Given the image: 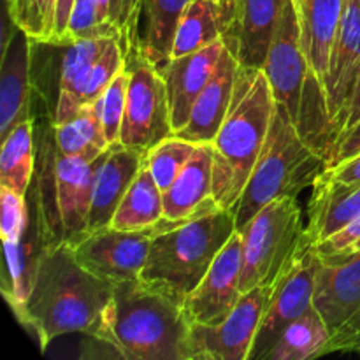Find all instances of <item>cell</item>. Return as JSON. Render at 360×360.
<instances>
[{
	"instance_id": "cell-1",
	"label": "cell",
	"mask_w": 360,
	"mask_h": 360,
	"mask_svg": "<svg viewBox=\"0 0 360 360\" xmlns=\"http://www.w3.org/2000/svg\"><path fill=\"white\" fill-rule=\"evenodd\" d=\"M111 302L112 285L84 269L69 243L55 241L39 259L20 322L35 334L42 352L65 334L102 341Z\"/></svg>"
},
{
	"instance_id": "cell-2",
	"label": "cell",
	"mask_w": 360,
	"mask_h": 360,
	"mask_svg": "<svg viewBox=\"0 0 360 360\" xmlns=\"http://www.w3.org/2000/svg\"><path fill=\"white\" fill-rule=\"evenodd\" d=\"M273 90L262 69L239 67L234 97L213 144V197L234 210L266 143L274 115Z\"/></svg>"
},
{
	"instance_id": "cell-3",
	"label": "cell",
	"mask_w": 360,
	"mask_h": 360,
	"mask_svg": "<svg viewBox=\"0 0 360 360\" xmlns=\"http://www.w3.org/2000/svg\"><path fill=\"white\" fill-rule=\"evenodd\" d=\"M190 322L181 302L141 280L112 287L102 343L127 360H183Z\"/></svg>"
},
{
	"instance_id": "cell-4",
	"label": "cell",
	"mask_w": 360,
	"mask_h": 360,
	"mask_svg": "<svg viewBox=\"0 0 360 360\" xmlns=\"http://www.w3.org/2000/svg\"><path fill=\"white\" fill-rule=\"evenodd\" d=\"M326 167L323 151L302 134L287 108L276 102L259 160L232 210L238 231L271 200L297 197L302 188L313 185Z\"/></svg>"
},
{
	"instance_id": "cell-5",
	"label": "cell",
	"mask_w": 360,
	"mask_h": 360,
	"mask_svg": "<svg viewBox=\"0 0 360 360\" xmlns=\"http://www.w3.org/2000/svg\"><path fill=\"white\" fill-rule=\"evenodd\" d=\"M236 231L234 211L218 207L153 236L141 281L183 304Z\"/></svg>"
},
{
	"instance_id": "cell-6",
	"label": "cell",
	"mask_w": 360,
	"mask_h": 360,
	"mask_svg": "<svg viewBox=\"0 0 360 360\" xmlns=\"http://www.w3.org/2000/svg\"><path fill=\"white\" fill-rule=\"evenodd\" d=\"M304 221L297 197H278L241 229L245 243L243 294L259 285H274L306 245Z\"/></svg>"
},
{
	"instance_id": "cell-7",
	"label": "cell",
	"mask_w": 360,
	"mask_h": 360,
	"mask_svg": "<svg viewBox=\"0 0 360 360\" xmlns=\"http://www.w3.org/2000/svg\"><path fill=\"white\" fill-rule=\"evenodd\" d=\"M313 308L322 316L330 340L323 354L360 348V250L320 257Z\"/></svg>"
},
{
	"instance_id": "cell-8",
	"label": "cell",
	"mask_w": 360,
	"mask_h": 360,
	"mask_svg": "<svg viewBox=\"0 0 360 360\" xmlns=\"http://www.w3.org/2000/svg\"><path fill=\"white\" fill-rule=\"evenodd\" d=\"M125 65L130 77L120 144L148 153L174 136L167 86L160 70L139 53L127 56Z\"/></svg>"
},
{
	"instance_id": "cell-9",
	"label": "cell",
	"mask_w": 360,
	"mask_h": 360,
	"mask_svg": "<svg viewBox=\"0 0 360 360\" xmlns=\"http://www.w3.org/2000/svg\"><path fill=\"white\" fill-rule=\"evenodd\" d=\"M274 285L243 294L231 315L218 323H190L183 360H248Z\"/></svg>"
},
{
	"instance_id": "cell-10",
	"label": "cell",
	"mask_w": 360,
	"mask_h": 360,
	"mask_svg": "<svg viewBox=\"0 0 360 360\" xmlns=\"http://www.w3.org/2000/svg\"><path fill=\"white\" fill-rule=\"evenodd\" d=\"M109 150L98 157H69L53 146L51 151V188L53 206L46 213L49 225L58 241L69 245L83 238L88 231L91 193L98 167Z\"/></svg>"
},
{
	"instance_id": "cell-11",
	"label": "cell",
	"mask_w": 360,
	"mask_h": 360,
	"mask_svg": "<svg viewBox=\"0 0 360 360\" xmlns=\"http://www.w3.org/2000/svg\"><path fill=\"white\" fill-rule=\"evenodd\" d=\"M320 266V255L315 246L306 243L274 283L269 304L257 330L248 360H264L273 350L287 327L313 309L315 276Z\"/></svg>"
},
{
	"instance_id": "cell-12",
	"label": "cell",
	"mask_w": 360,
	"mask_h": 360,
	"mask_svg": "<svg viewBox=\"0 0 360 360\" xmlns=\"http://www.w3.org/2000/svg\"><path fill=\"white\" fill-rule=\"evenodd\" d=\"M262 70L271 84L274 101L285 105L292 120L301 125L309 65L302 48L301 20L295 0H288L285 7Z\"/></svg>"
},
{
	"instance_id": "cell-13",
	"label": "cell",
	"mask_w": 360,
	"mask_h": 360,
	"mask_svg": "<svg viewBox=\"0 0 360 360\" xmlns=\"http://www.w3.org/2000/svg\"><path fill=\"white\" fill-rule=\"evenodd\" d=\"M150 245L151 236L146 231H118L108 225L88 231L70 246L84 269L115 287L141 280Z\"/></svg>"
},
{
	"instance_id": "cell-14",
	"label": "cell",
	"mask_w": 360,
	"mask_h": 360,
	"mask_svg": "<svg viewBox=\"0 0 360 360\" xmlns=\"http://www.w3.org/2000/svg\"><path fill=\"white\" fill-rule=\"evenodd\" d=\"M360 72V0H345L343 18L330 53L329 70L322 86V102L330 141L336 139L348 118ZM327 144V146H329ZM326 151V150H323Z\"/></svg>"
},
{
	"instance_id": "cell-15",
	"label": "cell",
	"mask_w": 360,
	"mask_h": 360,
	"mask_svg": "<svg viewBox=\"0 0 360 360\" xmlns=\"http://www.w3.org/2000/svg\"><path fill=\"white\" fill-rule=\"evenodd\" d=\"M243 266L245 243L241 232L236 231L211 264L202 281L183 302L190 323H218L231 315L243 297L239 288Z\"/></svg>"
},
{
	"instance_id": "cell-16",
	"label": "cell",
	"mask_w": 360,
	"mask_h": 360,
	"mask_svg": "<svg viewBox=\"0 0 360 360\" xmlns=\"http://www.w3.org/2000/svg\"><path fill=\"white\" fill-rule=\"evenodd\" d=\"M213 197V144H197L192 158L164 192V218L146 229L153 236L185 225L218 210Z\"/></svg>"
},
{
	"instance_id": "cell-17",
	"label": "cell",
	"mask_w": 360,
	"mask_h": 360,
	"mask_svg": "<svg viewBox=\"0 0 360 360\" xmlns=\"http://www.w3.org/2000/svg\"><path fill=\"white\" fill-rule=\"evenodd\" d=\"M0 136L30 120L32 94V39L13 23L4 32L2 65H0Z\"/></svg>"
},
{
	"instance_id": "cell-18",
	"label": "cell",
	"mask_w": 360,
	"mask_h": 360,
	"mask_svg": "<svg viewBox=\"0 0 360 360\" xmlns=\"http://www.w3.org/2000/svg\"><path fill=\"white\" fill-rule=\"evenodd\" d=\"M225 46L227 44L221 39L195 53L174 56L160 69L167 86L174 132L188 122L193 104L213 77Z\"/></svg>"
},
{
	"instance_id": "cell-19",
	"label": "cell",
	"mask_w": 360,
	"mask_h": 360,
	"mask_svg": "<svg viewBox=\"0 0 360 360\" xmlns=\"http://www.w3.org/2000/svg\"><path fill=\"white\" fill-rule=\"evenodd\" d=\"M288 0H239L234 28L225 44L243 69H262Z\"/></svg>"
},
{
	"instance_id": "cell-20",
	"label": "cell",
	"mask_w": 360,
	"mask_h": 360,
	"mask_svg": "<svg viewBox=\"0 0 360 360\" xmlns=\"http://www.w3.org/2000/svg\"><path fill=\"white\" fill-rule=\"evenodd\" d=\"M311 188L304 238L306 243L316 246L360 217V181H338L323 169Z\"/></svg>"
},
{
	"instance_id": "cell-21",
	"label": "cell",
	"mask_w": 360,
	"mask_h": 360,
	"mask_svg": "<svg viewBox=\"0 0 360 360\" xmlns=\"http://www.w3.org/2000/svg\"><path fill=\"white\" fill-rule=\"evenodd\" d=\"M144 162L146 151L123 146L120 143L111 144L108 157L104 158L95 176L88 213V231H97L111 225L120 202L143 169Z\"/></svg>"
},
{
	"instance_id": "cell-22",
	"label": "cell",
	"mask_w": 360,
	"mask_h": 360,
	"mask_svg": "<svg viewBox=\"0 0 360 360\" xmlns=\"http://www.w3.org/2000/svg\"><path fill=\"white\" fill-rule=\"evenodd\" d=\"M239 67L241 65L234 51L225 46L220 63L202 94L197 97L188 122L183 129L174 132V136L195 144L213 143L231 108Z\"/></svg>"
},
{
	"instance_id": "cell-23",
	"label": "cell",
	"mask_w": 360,
	"mask_h": 360,
	"mask_svg": "<svg viewBox=\"0 0 360 360\" xmlns=\"http://www.w3.org/2000/svg\"><path fill=\"white\" fill-rule=\"evenodd\" d=\"M295 4L301 20L302 48L308 58L309 76L322 95L330 53L343 18L345 0H297Z\"/></svg>"
},
{
	"instance_id": "cell-24",
	"label": "cell",
	"mask_w": 360,
	"mask_h": 360,
	"mask_svg": "<svg viewBox=\"0 0 360 360\" xmlns=\"http://www.w3.org/2000/svg\"><path fill=\"white\" fill-rule=\"evenodd\" d=\"M111 39L116 37L65 42L62 69H60V95L56 109L51 116V125L69 122L83 108L84 91H86L88 79H90L91 67Z\"/></svg>"
},
{
	"instance_id": "cell-25",
	"label": "cell",
	"mask_w": 360,
	"mask_h": 360,
	"mask_svg": "<svg viewBox=\"0 0 360 360\" xmlns=\"http://www.w3.org/2000/svg\"><path fill=\"white\" fill-rule=\"evenodd\" d=\"M192 0H143L136 34V53L158 70L171 60L179 16Z\"/></svg>"
},
{
	"instance_id": "cell-26",
	"label": "cell",
	"mask_w": 360,
	"mask_h": 360,
	"mask_svg": "<svg viewBox=\"0 0 360 360\" xmlns=\"http://www.w3.org/2000/svg\"><path fill=\"white\" fill-rule=\"evenodd\" d=\"M221 39L225 41V27L218 0H192L176 25L171 58L195 53Z\"/></svg>"
},
{
	"instance_id": "cell-27",
	"label": "cell",
	"mask_w": 360,
	"mask_h": 360,
	"mask_svg": "<svg viewBox=\"0 0 360 360\" xmlns=\"http://www.w3.org/2000/svg\"><path fill=\"white\" fill-rule=\"evenodd\" d=\"M164 218V192L146 164L136 176L120 202L111 227L118 231H146Z\"/></svg>"
},
{
	"instance_id": "cell-28",
	"label": "cell",
	"mask_w": 360,
	"mask_h": 360,
	"mask_svg": "<svg viewBox=\"0 0 360 360\" xmlns=\"http://www.w3.org/2000/svg\"><path fill=\"white\" fill-rule=\"evenodd\" d=\"M56 150L69 157H98L111 144L105 137L98 101L83 105L69 122L53 125Z\"/></svg>"
},
{
	"instance_id": "cell-29",
	"label": "cell",
	"mask_w": 360,
	"mask_h": 360,
	"mask_svg": "<svg viewBox=\"0 0 360 360\" xmlns=\"http://www.w3.org/2000/svg\"><path fill=\"white\" fill-rule=\"evenodd\" d=\"M35 171L34 120L18 123L2 139L0 186L27 195Z\"/></svg>"
},
{
	"instance_id": "cell-30",
	"label": "cell",
	"mask_w": 360,
	"mask_h": 360,
	"mask_svg": "<svg viewBox=\"0 0 360 360\" xmlns=\"http://www.w3.org/2000/svg\"><path fill=\"white\" fill-rule=\"evenodd\" d=\"M329 340L330 333L326 322L313 308L287 327L283 336L264 360H308L320 357Z\"/></svg>"
},
{
	"instance_id": "cell-31",
	"label": "cell",
	"mask_w": 360,
	"mask_h": 360,
	"mask_svg": "<svg viewBox=\"0 0 360 360\" xmlns=\"http://www.w3.org/2000/svg\"><path fill=\"white\" fill-rule=\"evenodd\" d=\"M58 0H7V14L35 42H55Z\"/></svg>"
},
{
	"instance_id": "cell-32",
	"label": "cell",
	"mask_w": 360,
	"mask_h": 360,
	"mask_svg": "<svg viewBox=\"0 0 360 360\" xmlns=\"http://www.w3.org/2000/svg\"><path fill=\"white\" fill-rule=\"evenodd\" d=\"M195 150V143H190L178 136H171L148 151L144 164L150 169L151 176L160 186L162 192H165L174 183V179L178 178V174L185 167L186 162L192 158Z\"/></svg>"
},
{
	"instance_id": "cell-33",
	"label": "cell",
	"mask_w": 360,
	"mask_h": 360,
	"mask_svg": "<svg viewBox=\"0 0 360 360\" xmlns=\"http://www.w3.org/2000/svg\"><path fill=\"white\" fill-rule=\"evenodd\" d=\"M102 37L120 39L118 28L111 21H105L101 16V11H98L95 0H76L72 14H70L69 27H67L65 42Z\"/></svg>"
},
{
	"instance_id": "cell-34",
	"label": "cell",
	"mask_w": 360,
	"mask_h": 360,
	"mask_svg": "<svg viewBox=\"0 0 360 360\" xmlns=\"http://www.w3.org/2000/svg\"><path fill=\"white\" fill-rule=\"evenodd\" d=\"M129 69L125 65L116 74L104 95L98 98L102 127H104L109 144L120 143V132H122L123 116H125L127 91H129Z\"/></svg>"
},
{
	"instance_id": "cell-35",
	"label": "cell",
	"mask_w": 360,
	"mask_h": 360,
	"mask_svg": "<svg viewBox=\"0 0 360 360\" xmlns=\"http://www.w3.org/2000/svg\"><path fill=\"white\" fill-rule=\"evenodd\" d=\"M123 67H125V53H123L122 44L118 39H111L91 67L90 79L84 91V105L98 101Z\"/></svg>"
},
{
	"instance_id": "cell-36",
	"label": "cell",
	"mask_w": 360,
	"mask_h": 360,
	"mask_svg": "<svg viewBox=\"0 0 360 360\" xmlns=\"http://www.w3.org/2000/svg\"><path fill=\"white\" fill-rule=\"evenodd\" d=\"M0 200H2V227H0L2 241H18L27 227V195H20L13 190L0 186Z\"/></svg>"
},
{
	"instance_id": "cell-37",
	"label": "cell",
	"mask_w": 360,
	"mask_h": 360,
	"mask_svg": "<svg viewBox=\"0 0 360 360\" xmlns=\"http://www.w3.org/2000/svg\"><path fill=\"white\" fill-rule=\"evenodd\" d=\"M141 2L143 0H111V21L120 32V44L125 53V58L136 53Z\"/></svg>"
},
{
	"instance_id": "cell-38",
	"label": "cell",
	"mask_w": 360,
	"mask_h": 360,
	"mask_svg": "<svg viewBox=\"0 0 360 360\" xmlns=\"http://www.w3.org/2000/svg\"><path fill=\"white\" fill-rule=\"evenodd\" d=\"M315 250L320 257L345 255V253L357 252L360 250V217L355 218L345 229H341L340 232L319 243Z\"/></svg>"
},
{
	"instance_id": "cell-39",
	"label": "cell",
	"mask_w": 360,
	"mask_h": 360,
	"mask_svg": "<svg viewBox=\"0 0 360 360\" xmlns=\"http://www.w3.org/2000/svg\"><path fill=\"white\" fill-rule=\"evenodd\" d=\"M357 153H360V120L350 129L345 130L343 134H340L326 148L323 157H326L327 167H333V165L341 164V162L348 160Z\"/></svg>"
},
{
	"instance_id": "cell-40",
	"label": "cell",
	"mask_w": 360,
	"mask_h": 360,
	"mask_svg": "<svg viewBox=\"0 0 360 360\" xmlns=\"http://www.w3.org/2000/svg\"><path fill=\"white\" fill-rule=\"evenodd\" d=\"M326 172L330 176V178L338 179V181H343V183L360 181V153L354 155V157L341 162V164L333 165V167H326Z\"/></svg>"
},
{
	"instance_id": "cell-41",
	"label": "cell",
	"mask_w": 360,
	"mask_h": 360,
	"mask_svg": "<svg viewBox=\"0 0 360 360\" xmlns=\"http://www.w3.org/2000/svg\"><path fill=\"white\" fill-rule=\"evenodd\" d=\"M76 0H58L56 2V20H55V42H65L67 27H69L70 14H72Z\"/></svg>"
},
{
	"instance_id": "cell-42",
	"label": "cell",
	"mask_w": 360,
	"mask_h": 360,
	"mask_svg": "<svg viewBox=\"0 0 360 360\" xmlns=\"http://www.w3.org/2000/svg\"><path fill=\"white\" fill-rule=\"evenodd\" d=\"M221 9V18H224V27H225V41H229L234 28L236 13H238V4L239 0H218Z\"/></svg>"
},
{
	"instance_id": "cell-43",
	"label": "cell",
	"mask_w": 360,
	"mask_h": 360,
	"mask_svg": "<svg viewBox=\"0 0 360 360\" xmlns=\"http://www.w3.org/2000/svg\"><path fill=\"white\" fill-rule=\"evenodd\" d=\"M359 120H360V72H359V77H357V84H355L354 97H352V102H350V109H348L347 123H345L343 130H341L340 134H343L345 130H348L352 125H355ZM340 134H338V136H340Z\"/></svg>"
},
{
	"instance_id": "cell-44",
	"label": "cell",
	"mask_w": 360,
	"mask_h": 360,
	"mask_svg": "<svg viewBox=\"0 0 360 360\" xmlns=\"http://www.w3.org/2000/svg\"><path fill=\"white\" fill-rule=\"evenodd\" d=\"M95 2H97L98 11H101V16L105 21H111V0H95Z\"/></svg>"
},
{
	"instance_id": "cell-45",
	"label": "cell",
	"mask_w": 360,
	"mask_h": 360,
	"mask_svg": "<svg viewBox=\"0 0 360 360\" xmlns=\"http://www.w3.org/2000/svg\"><path fill=\"white\" fill-rule=\"evenodd\" d=\"M359 352H360V348H359Z\"/></svg>"
},
{
	"instance_id": "cell-46",
	"label": "cell",
	"mask_w": 360,
	"mask_h": 360,
	"mask_svg": "<svg viewBox=\"0 0 360 360\" xmlns=\"http://www.w3.org/2000/svg\"><path fill=\"white\" fill-rule=\"evenodd\" d=\"M295 2H297V0H295Z\"/></svg>"
}]
</instances>
